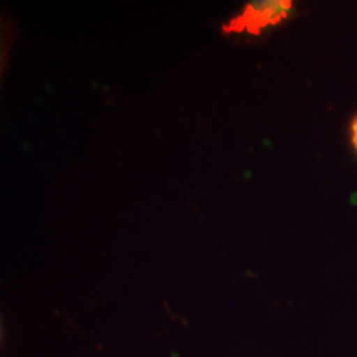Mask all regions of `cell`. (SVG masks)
Here are the masks:
<instances>
[{"label": "cell", "instance_id": "cell-1", "mask_svg": "<svg viewBox=\"0 0 357 357\" xmlns=\"http://www.w3.org/2000/svg\"><path fill=\"white\" fill-rule=\"evenodd\" d=\"M294 0H247L242 10L222 26L225 35L258 37L268 29L283 24L293 10Z\"/></svg>", "mask_w": 357, "mask_h": 357}, {"label": "cell", "instance_id": "cell-2", "mask_svg": "<svg viewBox=\"0 0 357 357\" xmlns=\"http://www.w3.org/2000/svg\"><path fill=\"white\" fill-rule=\"evenodd\" d=\"M351 142H352V147L357 151V116L351 123Z\"/></svg>", "mask_w": 357, "mask_h": 357}]
</instances>
